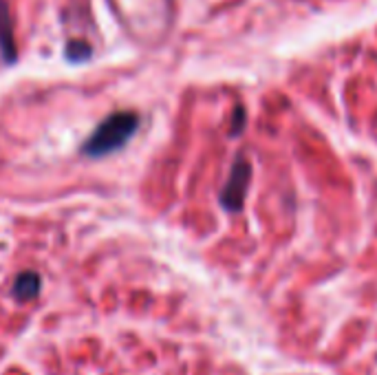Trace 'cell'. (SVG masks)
Wrapping results in <instances>:
<instances>
[{
  "label": "cell",
  "mask_w": 377,
  "mask_h": 375,
  "mask_svg": "<svg viewBox=\"0 0 377 375\" xmlns=\"http://www.w3.org/2000/svg\"><path fill=\"white\" fill-rule=\"evenodd\" d=\"M0 55H3L5 64H13L18 58L16 38H13V20L7 0H0Z\"/></svg>",
  "instance_id": "cell-3"
},
{
  "label": "cell",
  "mask_w": 377,
  "mask_h": 375,
  "mask_svg": "<svg viewBox=\"0 0 377 375\" xmlns=\"http://www.w3.org/2000/svg\"><path fill=\"white\" fill-rule=\"evenodd\" d=\"M249 184H251V163L247 159L239 157L234 161L228 182H226V186H223V190L219 194V201L223 205V210L241 212L243 205H245Z\"/></svg>",
  "instance_id": "cell-2"
},
{
  "label": "cell",
  "mask_w": 377,
  "mask_h": 375,
  "mask_svg": "<svg viewBox=\"0 0 377 375\" xmlns=\"http://www.w3.org/2000/svg\"><path fill=\"white\" fill-rule=\"evenodd\" d=\"M139 128V115L135 110H117L97 124V128L82 144V152L93 159L113 155L133 140Z\"/></svg>",
  "instance_id": "cell-1"
},
{
  "label": "cell",
  "mask_w": 377,
  "mask_h": 375,
  "mask_svg": "<svg viewBox=\"0 0 377 375\" xmlns=\"http://www.w3.org/2000/svg\"><path fill=\"white\" fill-rule=\"evenodd\" d=\"M93 55V49L87 40H80V38H71L64 47V58L71 62V64H80V62H87Z\"/></svg>",
  "instance_id": "cell-5"
},
{
  "label": "cell",
  "mask_w": 377,
  "mask_h": 375,
  "mask_svg": "<svg viewBox=\"0 0 377 375\" xmlns=\"http://www.w3.org/2000/svg\"><path fill=\"white\" fill-rule=\"evenodd\" d=\"M245 126V108L243 106H236L234 108V119H232V135L236 137Z\"/></svg>",
  "instance_id": "cell-6"
},
{
  "label": "cell",
  "mask_w": 377,
  "mask_h": 375,
  "mask_svg": "<svg viewBox=\"0 0 377 375\" xmlns=\"http://www.w3.org/2000/svg\"><path fill=\"white\" fill-rule=\"evenodd\" d=\"M40 274L36 272H22L16 276V281H13V298L20 300V302H27V300H34L38 294H40Z\"/></svg>",
  "instance_id": "cell-4"
}]
</instances>
